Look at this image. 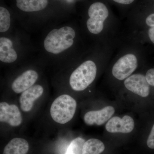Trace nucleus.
Masks as SVG:
<instances>
[{"label": "nucleus", "instance_id": "nucleus-1", "mask_svg": "<svg viewBox=\"0 0 154 154\" xmlns=\"http://www.w3.org/2000/svg\"><path fill=\"white\" fill-rule=\"evenodd\" d=\"M75 36V30L69 26L53 29L45 38V49L53 54H59L71 47Z\"/></svg>", "mask_w": 154, "mask_h": 154}, {"label": "nucleus", "instance_id": "nucleus-2", "mask_svg": "<svg viewBox=\"0 0 154 154\" xmlns=\"http://www.w3.org/2000/svg\"><path fill=\"white\" fill-rule=\"evenodd\" d=\"M77 104L73 97L67 94H63L57 97L51 106L50 115L56 123L65 124L73 118Z\"/></svg>", "mask_w": 154, "mask_h": 154}, {"label": "nucleus", "instance_id": "nucleus-3", "mask_svg": "<svg viewBox=\"0 0 154 154\" xmlns=\"http://www.w3.org/2000/svg\"><path fill=\"white\" fill-rule=\"evenodd\" d=\"M97 67L93 61L83 63L72 72L69 78L70 86L73 91H82L91 85L96 78Z\"/></svg>", "mask_w": 154, "mask_h": 154}, {"label": "nucleus", "instance_id": "nucleus-4", "mask_svg": "<svg viewBox=\"0 0 154 154\" xmlns=\"http://www.w3.org/2000/svg\"><path fill=\"white\" fill-rule=\"evenodd\" d=\"M90 18L87 22L88 30L93 34H99L104 28V22L108 17L109 12L103 3L96 2L92 4L88 12Z\"/></svg>", "mask_w": 154, "mask_h": 154}, {"label": "nucleus", "instance_id": "nucleus-5", "mask_svg": "<svg viewBox=\"0 0 154 154\" xmlns=\"http://www.w3.org/2000/svg\"><path fill=\"white\" fill-rule=\"evenodd\" d=\"M137 66L136 57L133 54H127L116 63L112 69V74L117 79L124 80L134 71Z\"/></svg>", "mask_w": 154, "mask_h": 154}, {"label": "nucleus", "instance_id": "nucleus-6", "mask_svg": "<svg viewBox=\"0 0 154 154\" xmlns=\"http://www.w3.org/2000/svg\"><path fill=\"white\" fill-rule=\"evenodd\" d=\"M0 121L14 127L20 126L23 122V117L19 107L14 104L1 102Z\"/></svg>", "mask_w": 154, "mask_h": 154}, {"label": "nucleus", "instance_id": "nucleus-7", "mask_svg": "<svg viewBox=\"0 0 154 154\" xmlns=\"http://www.w3.org/2000/svg\"><path fill=\"white\" fill-rule=\"evenodd\" d=\"M124 85L128 91L141 97H147L149 94V85L143 75L137 74L130 76L125 81Z\"/></svg>", "mask_w": 154, "mask_h": 154}, {"label": "nucleus", "instance_id": "nucleus-8", "mask_svg": "<svg viewBox=\"0 0 154 154\" xmlns=\"http://www.w3.org/2000/svg\"><path fill=\"white\" fill-rule=\"evenodd\" d=\"M44 93V88L40 85H35L22 93L19 102L21 110L24 112H29L33 108L34 102L40 98Z\"/></svg>", "mask_w": 154, "mask_h": 154}, {"label": "nucleus", "instance_id": "nucleus-9", "mask_svg": "<svg viewBox=\"0 0 154 154\" xmlns=\"http://www.w3.org/2000/svg\"><path fill=\"white\" fill-rule=\"evenodd\" d=\"M134 122L129 116H125L122 118L114 116L110 119L105 125V128L110 133H129L133 130Z\"/></svg>", "mask_w": 154, "mask_h": 154}, {"label": "nucleus", "instance_id": "nucleus-10", "mask_svg": "<svg viewBox=\"0 0 154 154\" xmlns=\"http://www.w3.org/2000/svg\"><path fill=\"white\" fill-rule=\"evenodd\" d=\"M38 75L36 71L29 69L16 78L11 85L12 91L20 94L34 85L38 79Z\"/></svg>", "mask_w": 154, "mask_h": 154}, {"label": "nucleus", "instance_id": "nucleus-11", "mask_svg": "<svg viewBox=\"0 0 154 154\" xmlns=\"http://www.w3.org/2000/svg\"><path fill=\"white\" fill-rule=\"evenodd\" d=\"M115 111L114 107L107 106L100 110L88 111L84 116V122L89 125H102L112 117Z\"/></svg>", "mask_w": 154, "mask_h": 154}, {"label": "nucleus", "instance_id": "nucleus-12", "mask_svg": "<svg viewBox=\"0 0 154 154\" xmlns=\"http://www.w3.org/2000/svg\"><path fill=\"white\" fill-rule=\"evenodd\" d=\"M18 55L13 48V43L10 38H0V60L5 63H12L17 60Z\"/></svg>", "mask_w": 154, "mask_h": 154}, {"label": "nucleus", "instance_id": "nucleus-13", "mask_svg": "<svg viewBox=\"0 0 154 154\" xmlns=\"http://www.w3.org/2000/svg\"><path fill=\"white\" fill-rule=\"evenodd\" d=\"M29 148V144L26 140L14 138L5 146L3 154H26Z\"/></svg>", "mask_w": 154, "mask_h": 154}, {"label": "nucleus", "instance_id": "nucleus-14", "mask_svg": "<svg viewBox=\"0 0 154 154\" xmlns=\"http://www.w3.org/2000/svg\"><path fill=\"white\" fill-rule=\"evenodd\" d=\"M17 6L21 11L26 12H36L47 7L48 0H16Z\"/></svg>", "mask_w": 154, "mask_h": 154}, {"label": "nucleus", "instance_id": "nucleus-15", "mask_svg": "<svg viewBox=\"0 0 154 154\" xmlns=\"http://www.w3.org/2000/svg\"><path fill=\"white\" fill-rule=\"evenodd\" d=\"M105 149V145L101 140L97 139H90L84 144L82 154H100Z\"/></svg>", "mask_w": 154, "mask_h": 154}, {"label": "nucleus", "instance_id": "nucleus-16", "mask_svg": "<svg viewBox=\"0 0 154 154\" xmlns=\"http://www.w3.org/2000/svg\"><path fill=\"white\" fill-rule=\"evenodd\" d=\"M11 15L9 11L4 7H0V32L8 31L11 26Z\"/></svg>", "mask_w": 154, "mask_h": 154}, {"label": "nucleus", "instance_id": "nucleus-17", "mask_svg": "<svg viewBox=\"0 0 154 154\" xmlns=\"http://www.w3.org/2000/svg\"><path fill=\"white\" fill-rule=\"evenodd\" d=\"M85 140L78 137L72 141L64 154H82L83 146Z\"/></svg>", "mask_w": 154, "mask_h": 154}, {"label": "nucleus", "instance_id": "nucleus-18", "mask_svg": "<svg viewBox=\"0 0 154 154\" xmlns=\"http://www.w3.org/2000/svg\"><path fill=\"white\" fill-rule=\"evenodd\" d=\"M146 78L149 85L154 87V69H150L147 72Z\"/></svg>", "mask_w": 154, "mask_h": 154}, {"label": "nucleus", "instance_id": "nucleus-19", "mask_svg": "<svg viewBox=\"0 0 154 154\" xmlns=\"http://www.w3.org/2000/svg\"><path fill=\"white\" fill-rule=\"evenodd\" d=\"M147 145L149 148L154 149V124L148 138Z\"/></svg>", "mask_w": 154, "mask_h": 154}, {"label": "nucleus", "instance_id": "nucleus-20", "mask_svg": "<svg viewBox=\"0 0 154 154\" xmlns=\"http://www.w3.org/2000/svg\"><path fill=\"white\" fill-rule=\"evenodd\" d=\"M147 25L150 27L154 26V14H151L147 17L146 20Z\"/></svg>", "mask_w": 154, "mask_h": 154}, {"label": "nucleus", "instance_id": "nucleus-21", "mask_svg": "<svg viewBox=\"0 0 154 154\" xmlns=\"http://www.w3.org/2000/svg\"><path fill=\"white\" fill-rule=\"evenodd\" d=\"M149 36L151 41L154 43V26L150 28L149 30Z\"/></svg>", "mask_w": 154, "mask_h": 154}, {"label": "nucleus", "instance_id": "nucleus-22", "mask_svg": "<svg viewBox=\"0 0 154 154\" xmlns=\"http://www.w3.org/2000/svg\"><path fill=\"white\" fill-rule=\"evenodd\" d=\"M116 2L124 5H129L132 3L134 0H113Z\"/></svg>", "mask_w": 154, "mask_h": 154}]
</instances>
